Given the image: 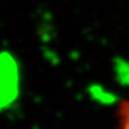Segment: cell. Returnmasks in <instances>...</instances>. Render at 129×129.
Here are the masks:
<instances>
[{"label":"cell","instance_id":"6da1fadb","mask_svg":"<svg viewBox=\"0 0 129 129\" xmlns=\"http://www.w3.org/2000/svg\"><path fill=\"white\" fill-rule=\"evenodd\" d=\"M18 92L17 63L9 53L0 54V110L9 106Z\"/></svg>","mask_w":129,"mask_h":129},{"label":"cell","instance_id":"7a4b0ae2","mask_svg":"<svg viewBox=\"0 0 129 129\" xmlns=\"http://www.w3.org/2000/svg\"><path fill=\"white\" fill-rule=\"evenodd\" d=\"M117 118L120 129H129V99H125L120 104L117 110Z\"/></svg>","mask_w":129,"mask_h":129}]
</instances>
